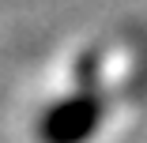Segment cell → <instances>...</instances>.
I'll return each mask as SVG.
<instances>
[{
	"instance_id": "cell-1",
	"label": "cell",
	"mask_w": 147,
	"mask_h": 143,
	"mask_svg": "<svg viewBox=\"0 0 147 143\" xmlns=\"http://www.w3.org/2000/svg\"><path fill=\"white\" fill-rule=\"evenodd\" d=\"M106 121V102L91 91L68 94L53 102L42 121H38V139L42 143H87Z\"/></svg>"
}]
</instances>
